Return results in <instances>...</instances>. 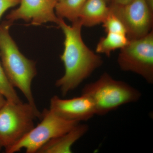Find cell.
Returning a JSON list of instances; mask_svg holds the SVG:
<instances>
[{
    "instance_id": "e0dca14e",
    "label": "cell",
    "mask_w": 153,
    "mask_h": 153,
    "mask_svg": "<svg viewBox=\"0 0 153 153\" xmlns=\"http://www.w3.org/2000/svg\"><path fill=\"white\" fill-rule=\"evenodd\" d=\"M132 0H111L112 3L111 4H115L122 5L126 4L129 3ZM148 5L152 10H153V0H146Z\"/></svg>"
},
{
    "instance_id": "3957f363",
    "label": "cell",
    "mask_w": 153,
    "mask_h": 153,
    "mask_svg": "<svg viewBox=\"0 0 153 153\" xmlns=\"http://www.w3.org/2000/svg\"><path fill=\"white\" fill-rule=\"evenodd\" d=\"M81 94L93 102L96 115L102 116L124 105L136 102L141 93L123 81L116 80L106 72L94 82L86 84Z\"/></svg>"
},
{
    "instance_id": "277c9868",
    "label": "cell",
    "mask_w": 153,
    "mask_h": 153,
    "mask_svg": "<svg viewBox=\"0 0 153 153\" xmlns=\"http://www.w3.org/2000/svg\"><path fill=\"white\" fill-rule=\"evenodd\" d=\"M41 113L27 102L7 100L0 109V142L5 151L22 140L34 127Z\"/></svg>"
},
{
    "instance_id": "5bb4252c",
    "label": "cell",
    "mask_w": 153,
    "mask_h": 153,
    "mask_svg": "<svg viewBox=\"0 0 153 153\" xmlns=\"http://www.w3.org/2000/svg\"><path fill=\"white\" fill-rule=\"evenodd\" d=\"M0 93L7 100L15 102H22L15 88L12 85L6 75L0 60Z\"/></svg>"
},
{
    "instance_id": "ffe728a7",
    "label": "cell",
    "mask_w": 153,
    "mask_h": 153,
    "mask_svg": "<svg viewBox=\"0 0 153 153\" xmlns=\"http://www.w3.org/2000/svg\"><path fill=\"white\" fill-rule=\"evenodd\" d=\"M105 1L107 2V3H109L111 1V0H105Z\"/></svg>"
},
{
    "instance_id": "44dd1931",
    "label": "cell",
    "mask_w": 153,
    "mask_h": 153,
    "mask_svg": "<svg viewBox=\"0 0 153 153\" xmlns=\"http://www.w3.org/2000/svg\"><path fill=\"white\" fill-rule=\"evenodd\" d=\"M57 1H62V0H57Z\"/></svg>"
},
{
    "instance_id": "52a82bcc",
    "label": "cell",
    "mask_w": 153,
    "mask_h": 153,
    "mask_svg": "<svg viewBox=\"0 0 153 153\" xmlns=\"http://www.w3.org/2000/svg\"><path fill=\"white\" fill-rule=\"evenodd\" d=\"M109 7L123 24L129 40L142 38L152 31L153 10L146 0H132L122 5L111 4Z\"/></svg>"
},
{
    "instance_id": "9a60e30c",
    "label": "cell",
    "mask_w": 153,
    "mask_h": 153,
    "mask_svg": "<svg viewBox=\"0 0 153 153\" xmlns=\"http://www.w3.org/2000/svg\"><path fill=\"white\" fill-rule=\"evenodd\" d=\"M102 24L106 33H114L126 36V31L121 21L110 10Z\"/></svg>"
},
{
    "instance_id": "5b68a950",
    "label": "cell",
    "mask_w": 153,
    "mask_h": 153,
    "mask_svg": "<svg viewBox=\"0 0 153 153\" xmlns=\"http://www.w3.org/2000/svg\"><path fill=\"white\" fill-rule=\"evenodd\" d=\"M41 120L40 123L6 152L15 153L25 149L27 153H37L50 140L66 133L80 123L62 118L49 109L41 113Z\"/></svg>"
},
{
    "instance_id": "8fae6325",
    "label": "cell",
    "mask_w": 153,
    "mask_h": 153,
    "mask_svg": "<svg viewBox=\"0 0 153 153\" xmlns=\"http://www.w3.org/2000/svg\"><path fill=\"white\" fill-rule=\"evenodd\" d=\"M110 13L105 0H86L79 14L82 26L92 27L102 24Z\"/></svg>"
},
{
    "instance_id": "7c38bea8",
    "label": "cell",
    "mask_w": 153,
    "mask_h": 153,
    "mask_svg": "<svg viewBox=\"0 0 153 153\" xmlns=\"http://www.w3.org/2000/svg\"><path fill=\"white\" fill-rule=\"evenodd\" d=\"M129 39L123 34L107 33L105 37L100 38L97 45L96 52L109 57L113 51L121 49L128 43Z\"/></svg>"
},
{
    "instance_id": "4fadbf2b",
    "label": "cell",
    "mask_w": 153,
    "mask_h": 153,
    "mask_svg": "<svg viewBox=\"0 0 153 153\" xmlns=\"http://www.w3.org/2000/svg\"><path fill=\"white\" fill-rule=\"evenodd\" d=\"M86 0H62L57 1L55 14L59 19L66 18L71 23L79 20V14Z\"/></svg>"
},
{
    "instance_id": "9c48e42d",
    "label": "cell",
    "mask_w": 153,
    "mask_h": 153,
    "mask_svg": "<svg viewBox=\"0 0 153 153\" xmlns=\"http://www.w3.org/2000/svg\"><path fill=\"white\" fill-rule=\"evenodd\" d=\"M49 109L62 118L79 122L89 120L96 114L93 102L82 94L68 99L54 96L50 99Z\"/></svg>"
},
{
    "instance_id": "ba28073f",
    "label": "cell",
    "mask_w": 153,
    "mask_h": 153,
    "mask_svg": "<svg viewBox=\"0 0 153 153\" xmlns=\"http://www.w3.org/2000/svg\"><path fill=\"white\" fill-rule=\"evenodd\" d=\"M57 2V0H21L20 7L11 11L6 18L12 22L22 19L35 26L47 22L58 25L60 19L55 12Z\"/></svg>"
},
{
    "instance_id": "6da1fadb",
    "label": "cell",
    "mask_w": 153,
    "mask_h": 153,
    "mask_svg": "<svg viewBox=\"0 0 153 153\" xmlns=\"http://www.w3.org/2000/svg\"><path fill=\"white\" fill-rule=\"evenodd\" d=\"M64 36V49L60 56L65 68V73L55 82L61 94L66 96L76 89L84 80L101 66L102 58L85 45L82 40V25L79 20L68 26L63 19L58 24Z\"/></svg>"
},
{
    "instance_id": "ac0fdd59",
    "label": "cell",
    "mask_w": 153,
    "mask_h": 153,
    "mask_svg": "<svg viewBox=\"0 0 153 153\" xmlns=\"http://www.w3.org/2000/svg\"><path fill=\"white\" fill-rule=\"evenodd\" d=\"M7 100L5 97L1 94L0 93V109L3 107V106L5 104Z\"/></svg>"
},
{
    "instance_id": "7a4b0ae2",
    "label": "cell",
    "mask_w": 153,
    "mask_h": 153,
    "mask_svg": "<svg viewBox=\"0 0 153 153\" xmlns=\"http://www.w3.org/2000/svg\"><path fill=\"white\" fill-rule=\"evenodd\" d=\"M13 22L0 25V58L3 68L11 84L19 88L33 106L37 108L32 90L33 79L37 74L36 63L28 59L20 50L10 35Z\"/></svg>"
},
{
    "instance_id": "2e32d148",
    "label": "cell",
    "mask_w": 153,
    "mask_h": 153,
    "mask_svg": "<svg viewBox=\"0 0 153 153\" xmlns=\"http://www.w3.org/2000/svg\"><path fill=\"white\" fill-rule=\"evenodd\" d=\"M21 0H0V19L6 11L20 4Z\"/></svg>"
},
{
    "instance_id": "d6986e66",
    "label": "cell",
    "mask_w": 153,
    "mask_h": 153,
    "mask_svg": "<svg viewBox=\"0 0 153 153\" xmlns=\"http://www.w3.org/2000/svg\"><path fill=\"white\" fill-rule=\"evenodd\" d=\"M3 147L1 143V142H0V151L1 150L2 148Z\"/></svg>"
},
{
    "instance_id": "30bf717a",
    "label": "cell",
    "mask_w": 153,
    "mask_h": 153,
    "mask_svg": "<svg viewBox=\"0 0 153 153\" xmlns=\"http://www.w3.org/2000/svg\"><path fill=\"white\" fill-rule=\"evenodd\" d=\"M88 126L78 123L69 131L50 140L37 153H71L72 146L86 133Z\"/></svg>"
},
{
    "instance_id": "8992f818",
    "label": "cell",
    "mask_w": 153,
    "mask_h": 153,
    "mask_svg": "<svg viewBox=\"0 0 153 153\" xmlns=\"http://www.w3.org/2000/svg\"><path fill=\"white\" fill-rule=\"evenodd\" d=\"M117 63L123 71L141 76L149 84L153 83V30L142 38L129 40L120 49Z\"/></svg>"
}]
</instances>
